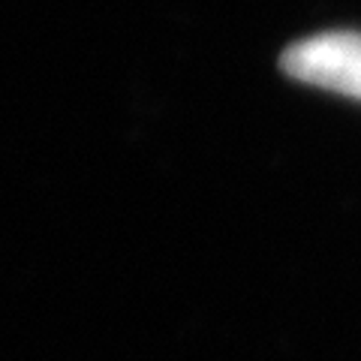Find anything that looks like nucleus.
I'll return each instance as SVG.
<instances>
[{"instance_id":"obj_1","label":"nucleus","mask_w":361,"mask_h":361,"mask_svg":"<svg viewBox=\"0 0 361 361\" xmlns=\"http://www.w3.org/2000/svg\"><path fill=\"white\" fill-rule=\"evenodd\" d=\"M280 70L289 78L361 99V33L329 30L286 45Z\"/></svg>"}]
</instances>
